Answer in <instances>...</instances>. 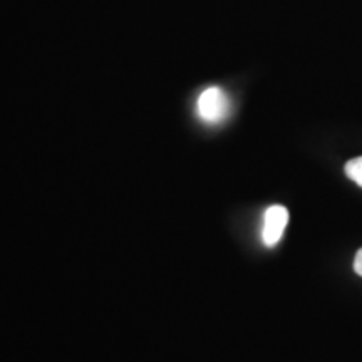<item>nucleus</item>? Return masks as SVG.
I'll return each instance as SVG.
<instances>
[{
    "label": "nucleus",
    "instance_id": "obj_3",
    "mask_svg": "<svg viewBox=\"0 0 362 362\" xmlns=\"http://www.w3.org/2000/svg\"><path fill=\"white\" fill-rule=\"evenodd\" d=\"M346 175L349 176V178L354 181V183H357L362 188V156L347 161Z\"/></svg>",
    "mask_w": 362,
    "mask_h": 362
},
{
    "label": "nucleus",
    "instance_id": "obj_2",
    "mask_svg": "<svg viewBox=\"0 0 362 362\" xmlns=\"http://www.w3.org/2000/svg\"><path fill=\"white\" fill-rule=\"evenodd\" d=\"M288 223V211L282 205H274L265 211L264 216V230H262V238L267 247L277 245L282 238L285 226Z\"/></svg>",
    "mask_w": 362,
    "mask_h": 362
},
{
    "label": "nucleus",
    "instance_id": "obj_4",
    "mask_svg": "<svg viewBox=\"0 0 362 362\" xmlns=\"http://www.w3.org/2000/svg\"><path fill=\"white\" fill-rule=\"evenodd\" d=\"M354 270L357 275H361L362 277V248L359 252L356 253V259H354Z\"/></svg>",
    "mask_w": 362,
    "mask_h": 362
},
{
    "label": "nucleus",
    "instance_id": "obj_1",
    "mask_svg": "<svg viewBox=\"0 0 362 362\" xmlns=\"http://www.w3.org/2000/svg\"><path fill=\"white\" fill-rule=\"evenodd\" d=\"M228 98H226L225 90L216 88V86L205 89L200 94V98H198L197 112L198 116H200V119L205 121L208 124L221 123L226 117V115H228Z\"/></svg>",
    "mask_w": 362,
    "mask_h": 362
}]
</instances>
